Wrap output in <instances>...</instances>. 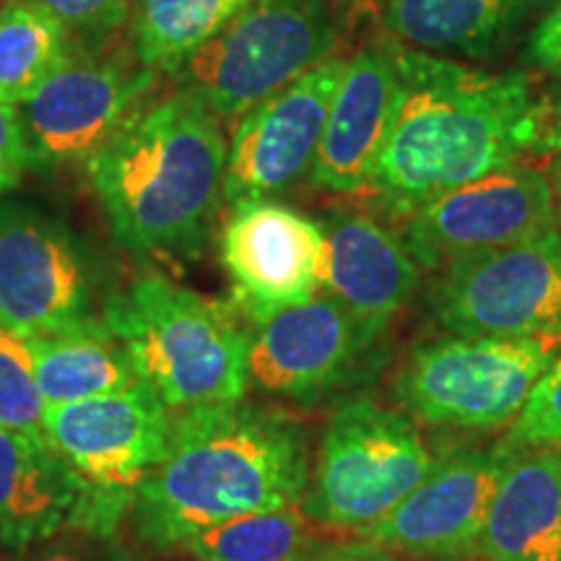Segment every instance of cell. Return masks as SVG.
Returning a JSON list of instances; mask_svg holds the SVG:
<instances>
[{
  "label": "cell",
  "instance_id": "1",
  "mask_svg": "<svg viewBox=\"0 0 561 561\" xmlns=\"http://www.w3.org/2000/svg\"><path fill=\"white\" fill-rule=\"evenodd\" d=\"M396 45L401 104L367 191L390 219L515 164L541 138V104L520 70H479Z\"/></svg>",
  "mask_w": 561,
  "mask_h": 561
},
{
  "label": "cell",
  "instance_id": "2",
  "mask_svg": "<svg viewBox=\"0 0 561 561\" xmlns=\"http://www.w3.org/2000/svg\"><path fill=\"white\" fill-rule=\"evenodd\" d=\"M310 486V439L276 405L231 401L172 416L161 460L133 496L138 536L182 546L208 525L301 504Z\"/></svg>",
  "mask_w": 561,
  "mask_h": 561
},
{
  "label": "cell",
  "instance_id": "3",
  "mask_svg": "<svg viewBox=\"0 0 561 561\" xmlns=\"http://www.w3.org/2000/svg\"><path fill=\"white\" fill-rule=\"evenodd\" d=\"M227 149L191 91L140 107L87 161L115 240L138 255H198L224 203Z\"/></svg>",
  "mask_w": 561,
  "mask_h": 561
},
{
  "label": "cell",
  "instance_id": "4",
  "mask_svg": "<svg viewBox=\"0 0 561 561\" xmlns=\"http://www.w3.org/2000/svg\"><path fill=\"white\" fill-rule=\"evenodd\" d=\"M104 325L170 409L242 401L248 390L250 333L234 310L170 278L144 276L112 297Z\"/></svg>",
  "mask_w": 561,
  "mask_h": 561
},
{
  "label": "cell",
  "instance_id": "5",
  "mask_svg": "<svg viewBox=\"0 0 561 561\" xmlns=\"http://www.w3.org/2000/svg\"><path fill=\"white\" fill-rule=\"evenodd\" d=\"M339 0H252L174 70L219 121L244 112L333 58Z\"/></svg>",
  "mask_w": 561,
  "mask_h": 561
},
{
  "label": "cell",
  "instance_id": "6",
  "mask_svg": "<svg viewBox=\"0 0 561 561\" xmlns=\"http://www.w3.org/2000/svg\"><path fill=\"white\" fill-rule=\"evenodd\" d=\"M434 466L419 426L369 396L335 405L301 512L333 530L364 533L382 523Z\"/></svg>",
  "mask_w": 561,
  "mask_h": 561
},
{
  "label": "cell",
  "instance_id": "7",
  "mask_svg": "<svg viewBox=\"0 0 561 561\" xmlns=\"http://www.w3.org/2000/svg\"><path fill=\"white\" fill-rule=\"evenodd\" d=\"M561 348L559 335H481L432 341L398 369V403L445 430L512 426Z\"/></svg>",
  "mask_w": 561,
  "mask_h": 561
},
{
  "label": "cell",
  "instance_id": "8",
  "mask_svg": "<svg viewBox=\"0 0 561 561\" xmlns=\"http://www.w3.org/2000/svg\"><path fill=\"white\" fill-rule=\"evenodd\" d=\"M170 426V405L144 380L110 396L47 405L45 437L83 489L81 528L96 536L115 530L164 455Z\"/></svg>",
  "mask_w": 561,
  "mask_h": 561
},
{
  "label": "cell",
  "instance_id": "9",
  "mask_svg": "<svg viewBox=\"0 0 561 561\" xmlns=\"http://www.w3.org/2000/svg\"><path fill=\"white\" fill-rule=\"evenodd\" d=\"M430 310L445 331L481 335L561 333V229L476 252L439 268Z\"/></svg>",
  "mask_w": 561,
  "mask_h": 561
},
{
  "label": "cell",
  "instance_id": "10",
  "mask_svg": "<svg viewBox=\"0 0 561 561\" xmlns=\"http://www.w3.org/2000/svg\"><path fill=\"white\" fill-rule=\"evenodd\" d=\"M388 328L364 320L339 297L314 294L255 322L248 377L257 388L318 401L367 375Z\"/></svg>",
  "mask_w": 561,
  "mask_h": 561
},
{
  "label": "cell",
  "instance_id": "11",
  "mask_svg": "<svg viewBox=\"0 0 561 561\" xmlns=\"http://www.w3.org/2000/svg\"><path fill=\"white\" fill-rule=\"evenodd\" d=\"M559 227L551 178L536 167L507 164L432 198L405 219V248L421 268L453 261Z\"/></svg>",
  "mask_w": 561,
  "mask_h": 561
},
{
  "label": "cell",
  "instance_id": "12",
  "mask_svg": "<svg viewBox=\"0 0 561 561\" xmlns=\"http://www.w3.org/2000/svg\"><path fill=\"white\" fill-rule=\"evenodd\" d=\"M91 273L76 237L26 203L0 206V328L34 339L94 320Z\"/></svg>",
  "mask_w": 561,
  "mask_h": 561
},
{
  "label": "cell",
  "instance_id": "13",
  "mask_svg": "<svg viewBox=\"0 0 561 561\" xmlns=\"http://www.w3.org/2000/svg\"><path fill=\"white\" fill-rule=\"evenodd\" d=\"M157 70L117 55H76L21 104L34 164L91 159L140 110Z\"/></svg>",
  "mask_w": 561,
  "mask_h": 561
},
{
  "label": "cell",
  "instance_id": "14",
  "mask_svg": "<svg viewBox=\"0 0 561 561\" xmlns=\"http://www.w3.org/2000/svg\"><path fill=\"white\" fill-rule=\"evenodd\" d=\"M346 62L333 55L244 112L227 149L224 201L229 206L273 198L310 174Z\"/></svg>",
  "mask_w": 561,
  "mask_h": 561
},
{
  "label": "cell",
  "instance_id": "15",
  "mask_svg": "<svg viewBox=\"0 0 561 561\" xmlns=\"http://www.w3.org/2000/svg\"><path fill=\"white\" fill-rule=\"evenodd\" d=\"M510 447L504 439L442 455L424 481L364 538L419 559L476 557Z\"/></svg>",
  "mask_w": 561,
  "mask_h": 561
},
{
  "label": "cell",
  "instance_id": "16",
  "mask_svg": "<svg viewBox=\"0 0 561 561\" xmlns=\"http://www.w3.org/2000/svg\"><path fill=\"white\" fill-rule=\"evenodd\" d=\"M221 263L240 310L257 322L325 286V231L271 198L234 203L221 229Z\"/></svg>",
  "mask_w": 561,
  "mask_h": 561
},
{
  "label": "cell",
  "instance_id": "17",
  "mask_svg": "<svg viewBox=\"0 0 561 561\" xmlns=\"http://www.w3.org/2000/svg\"><path fill=\"white\" fill-rule=\"evenodd\" d=\"M401 104L396 45L371 42L346 62L335 91L318 157L307 182L314 191L351 195L367 191Z\"/></svg>",
  "mask_w": 561,
  "mask_h": 561
},
{
  "label": "cell",
  "instance_id": "18",
  "mask_svg": "<svg viewBox=\"0 0 561 561\" xmlns=\"http://www.w3.org/2000/svg\"><path fill=\"white\" fill-rule=\"evenodd\" d=\"M476 557L561 561V447H510Z\"/></svg>",
  "mask_w": 561,
  "mask_h": 561
},
{
  "label": "cell",
  "instance_id": "19",
  "mask_svg": "<svg viewBox=\"0 0 561 561\" xmlns=\"http://www.w3.org/2000/svg\"><path fill=\"white\" fill-rule=\"evenodd\" d=\"M325 289L359 318L388 328L421 284L403 237L367 214H339L325 227Z\"/></svg>",
  "mask_w": 561,
  "mask_h": 561
},
{
  "label": "cell",
  "instance_id": "20",
  "mask_svg": "<svg viewBox=\"0 0 561 561\" xmlns=\"http://www.w3.org/2000/svg\"><path fill=\"white\" fill-rule=\"evenodd\" d=\"M83 489L45 434L0 426V543L24 549L58 533L81 528Z\"/></svg>",
  "mask_w": 561,
  "mask_h": 561
},
{
  "label": "cell",
  "instance_id": "21",
  "mask_svg": "<svg viewBox=\"0 0 561 561\" xmlns=\"http://www.w3.org/2000/svg\"><path fill=\"white\" fill-rule=\"evenodd\" d=\"M538 0H385V30L411 50L468 58L500 50Z\"/></svg>",
  "mask_w": 561,
  "mask_h": 561
},
{
  "label": "cell",
  "instance_id": "22",
  "mask_svg": "<svg viewBox=\"0 0 561 561\" xmlns=\"http://www.w3.org/2000/svg\"><path fill=\"white\" fill-rule=\"evenodd\" d=\"M30 341L34 377L45 405H62L110 396L138 380L123 343L104 320H89Z\"/></svg>",
  "mask_w": 561,
  "mask_h": 561
},
{
  "label": "cell",
  "instance_id": "23",
  "mask_svg": "<svg viewBox=\"0 0 561 561\" xmlns=\"http://www.w3.org/2000/svg\"><path fill=\"white\" fill-rule=\"evenodd\" d=\"M252 0H133V55L146 68L178 70Z\"/></svg>",
  "mask_w": 561,
  "mask_h": 561
},
{
  "label": "cell",
  "instance_id": "24",
  "mask_svg": "<svg viewBox=\"0 0 561 561\" xmlns=\"http://www.w3.org/2000/svg\"><path fill=\"white\" fill-rule=\"evenodd\" d=\"M70 53L58 21L26 0H9L0 9V102L24 104Z\"/></svg>",
  "mask_w": 561,
  "mask_h": 561
},
{
  "label": "cell",
  "instance_id": "25",
  "mask_svg": "<svg viewBox=\"0 0 561 561\" xmlns=\"http://www.w3.org/2000/svg\"><path fill=\"white\" fill-rule=\"evenodd\" d=\"M198 561H294L307 549L301 504L248 512L195 533L182 543Z\"/></svg>",
  "mask_w": 561,
  "mask_h": 561
},
{
  "label": "cell",
  "instance_id": "26",
  "mask_svg": "<svg viewBox=\"0 0 561 561\" xmlns=\"http://www.w3.org/2000/svg\"><path fill=\"white\" fill-rule=\"evenodd\" d=\"M45 401L34 377L30 341L0 328V426L13 432L45 434Z\"/></svg>",
  "mask_w": 561,
  "mask_h": 561
},
{
  "label": "cell",
  "instance_id": "27",
  "mask_svg": "<svg viewBox=\"0 0 561 561\" xmlns=\"http://www.w3.org/2000/svg\"><path fill=\"white\" fill-rule=\"evenodd\" d=\"M507 439L512 445L561 447V348L541 380L533 385L520 416L512 421Z\"/></svg>",
  "mask_w": 561,
  "mask_h": 561
},
{
  "label": "cell",
  "instance_id": "28",
  "mask_svg": "<svg viewBox=\"0 0 561 561\" xmlns=\"http://www.w3.org/2000/svg\"><path fill=\"white\" fill-rule=\"evenodd\" d=\"M53 16L62 30L81 37H104L130 19L133 0H26Z\"/></svg>",
  "mask_w": 561,
  "mask_h": 561
},
{
  "label": "cell",
  "instance_id": "29",
  "mask_svg": "<svg viewBox=\"0 0 561 561\" xmlns=\"http://www.w3.org/2000/svg\"><path fill=\"white\" fill-rule=\"evenodd\" d=\"M30 167L34 159L21 115L13 104L0 102V195L13 191Z\"/></svg>",
  "mask_w": 561,
  "mask_h": 561
},
{
  "label": "cell",
  "instance_id": "30",
  "mask_svg": "<svg viewBox=\"0 0 561 561\" xmlns=\"http://www.w3.org/2000/svg\"><path fill=\"white\" fill-rule=\"evenodd\" d=\"M525 58L536 68H561V0H553L536 30L530 32Z\"/></svg>",
  "mask_w": 561,
  "mask_h": 561
},
{
  "label": "cell",
  "instance_id": "31",
  "mask_svg": "<svg viewBox=\"0 0 561 561\" xmlns=\"http://www.w3.org/2000/svg\"><path fill=\"white\" fill-rule=\"evenodd\" d=\"M546 149L551 151V185L557 191V198H561V123L553 125L546 136Z\"/></svg>",
  "mask_w": 561,
  "mask_h": 561
},
{
  "label": "cell",
  "instance_id": "32",
  "mask_svg": "<svg viewBox=\"0 0 561 561\" xmlns=\"http://www.w3.org/2000/svg\"><path fill=\"white\" fill-rule=\"evenodd\" d=\"M294 561H382L375 559L371 553H359V551H328V553H301Z\"/></svg>",
  "mask_w": 561,
  "mask_h": 561
},
{
  "label": "cell",
  "instance_id": "33",
  "mask_svg": "<svg viewBox=\"0 0 561 561\" xmlns=\"http://www.w3.org/2000/svg\"><path fill=\"white\" fill-rule=\"evenodd\" d=\"M32 561H81V559L68 557V553H47V557H39V559H32Z\"/></svg>",
  "mask_w": 561,
  "mask_h": 561
},
{
  "label": "cell",
  "instance_id": "34",
  "mask_svg": "<svg viewBox=\"0 0 561 561\" xmlns=\"http://www.w3.org/2000/svg\"><path fill=\"white\" fill-rule=\"evenodd\" d=\"M341 5H375V3H382V0H339Z\"/></svg>",
  "mask_w": 561,
  "mask_h": 561
},
{
  "label": "cell",
  "instance_id": "35",
  "mask_svg": "<svg viewBox=\"0 0 561 561\" xmlns=\"http://www.w3.org/2000/svg\"><path fill=\"white\" fill-rule=\"evenodd\" d=\"M559 70H561V68H559ZM553 115H557V123H561V81H559L557 100H553Z\"/></svg>",
  "mask_w": 561,
  "mask_h": 561
}]
</instances>
